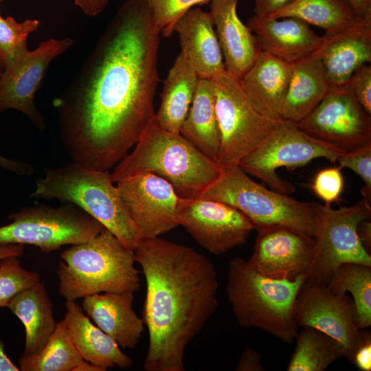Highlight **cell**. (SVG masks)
Instances as JSON below:
<instances>
[{"label": "cell", "instance_id": "cell-1", "mask_svg": "<svg viewBox=\"0 0 371 371\" xmlns=\"http://www.w3.org/2000/svg\"><path fill=\"white\" fill-rule=\"evenodd\" d=\"M160 33L145 0L117 10L74 79L53 101L72 161L109 170L155 117Z\"/></svg>", "mask_w": 371, "mask_h": 371}, {"label": "cell", "instance_id": "cell-2", "mask_svg": "<svg viewBox=\"0 0 371 371\" xmlns=\"http://www.w3.org/2000/svg\"><path fill=\"white\" fill-rule=\"evenodd\" d=\"M134 252L146 281L144 369L184 371L188 344L218 307L215 267L194 249L159 236L142 238Z\"/></svg>", "mask_w": 371, "mask_h": 371}, {"label": "cell", "instance_id": "cell-3", "mask_svg": "<svg viewBox=\"0 0 371 371\" xmlns=\"http://www.w3.org/2000/svg\"><path fill=\"white\" fill-rule=\"evenodd\" d=\"M221 168L180 133L161 127L155 117L141 134L131 153L111 173L114 183L141 173L168 181L180 198L199 197L218 177Z\"/></svg>", "mask_w": 371, "mask_h": 371}, {"label": "cell", "instance_id": "cell-4", "mask_svg": "<svg viewBox=\"0 0 371 371\" xmlns=\"http://www.w3.org/2000/svg\"><path fill=\"white\" fill-rule=\"evenodd\" d=\"M109 170L72 161L45 168L30 197L71 203L100 223L134 250L142 238L131 220Z\"/></svg>", "mask_w": 371, "mask_h": 371}, {"label": "cell", "instance_id": "cell-5", "mask_svg": "<svg viewBox=\"0 0 371 371\" xmlns=\"http://www.w3.org/2000/svg\"><path fill=\"white\" fill-rule=\"evenodd\" d=\"M56 273L66 301L101 293L136 292L140 287L134 250L104 228L60 254Z\"/></svg>", "mask_w": 371, "mask_h": 371}, {"label": "cell", "instance_id": "cell-6", "mask_svg": "<svg viewBox=\"0 0 371 371\" xmlns=\"http://www.w3.org/2000/svg\"><path fill=\"white\" fill-rule=\"evenodd\" d=\"M305 280V276L294 280L269 278L254 270L247 260L235 257L228 264L226 294L242 327L260 328L292 344L298 328L294 303Z\"/></svg>", "mask_w": 371, "mask_h": 371}, {"label": "cell", "instance_id": "cell-7", "mask_svg": "<svg viewBox=\"0 0 371 371\" xmlns=\"http://www.w3.org/2000/svg\"><path fill=\"white\" fill-rule=\"evenodd\" d=\"M221 168L218 177L199 196L226 203L245 214L255 229L284 225L313 237V202L295 200L251 179L239 166Z\"/></svg>", "mask_w": 371, "mask_h": 371}, {"label": "cell", "instance_id": "cell-8", "mask_svg": "<svg viewBox=\"0 0 371 371\" xmlns=\"http://www.w3.org/2000/svg\"><path fill=\"white\" fill-rule=\"evenodd\" d=\"M220 131L217 164L238 166L282 122L259 111L244 92L240 81L226 71L212 78Z\"/></svg>", "mask_w": 371, "mask_h": 371}, {"label": "cell", "instance_id": "cell-9", "mask_svg": "<svg viewBox=\"0 0 371 371\" xmlns=\"http://www.w3.org/2000/svg\"><path fill=\"white\" fill-rule=\"evenodd\" d=\"M314 251L306 280L327 284L335 270L346 262L371 266V256L357 234L359 224L371 216V205L361 199L351 206L334 209L313 202Z\"/></svg>", "mask_w": 371, "mask_h": 371}, {"label": "cell", "instance_id": "cell-10", "mask_svg": "<svg viewBox=\"0 0 371 371\" xmlns=\"http://www.w3.org/2000/svg\"><path fill=\"white\" fill-rule=\"evenodd\" d=\"M11 223L0 227V244L31 245L44 253L63 245L85 243L105 227L71 203L39 205L11 213Z\"/></svg>", "mask_w": 371, "mask_h": 371}, {"label": "cell", "instance_id": "cell-11", "mask_svg": "<svg viewBox=\"0 0 371 371\" xmlns=\"http://www.w3.org/2000/svg\"><path fill=\"white\" fill-rule=\"evenodd\" d=\"M343 153L309 135L295 123L283 120L238 166L245 172L264 181L272 190L289 194L295 191V186L282 179L277 169L302 166L317 158L335 163Z\"/></svg>", "mask_w": 371, "mask_h": 371}, {"label": "cell", "instance_id": "cell-12", "mask_svg": "<svg viewBox=\"0 0 371 371\" xmlns=\"http://www.w3.org/2000/svg\"><path fill=\"white\" fill-rule=\"evenodd\" d=\"M293 317L298 326L316 328L339 343L345 357L352 363L363 331L357 327L355 304L349 295L305 280L295 300Z\"/></svg>", "mask_w": 371, "mask_h": 371}, {"label": "cell", "instance_id": "cell-13", "mask_svg": "<svg viewBox=\"0 0 371 371\" xmlns=\"http://www.w3.org/2000/svg\"><path fill=\"white\" fill-rule=\"evenodd\" d=\"M74 43L70 38H49L34 50L20 51L0 72V113L14 109L24 114L38 129L45 120L36 107L34 97L50 63Z\"/></svg>", "mask_w": 371, "mask_h": 371}, {"label": "cell", "instance_id": "cell-14", "mask_svg": "<svg viewBox=\"0 0 371 371\" xmlns=\"http://www.w3.org/2000/svg\"><path fill=\"white\" fill-rule=\"evenodd\" d=\"M296 124L309 135L344 152L371 143V115L346 86L330 87L315 109Z\"/></svg>", "mask_w": 371, "mask_h": 371}, {"label": "cell", "instance_id": "cell-15", "mask_svg": "<svg viewBox=\"0 0 371 371\" xmlns=\"http://www.w3.org/2000/svg\"><path fill=\"white\" fill-rule=\"evenodd\" d=\"M176 219L201 247L216 255L244 244L255 229L251 221L237 209L200 197L180 198Z\"/></svg>", "mask_w": 371, "mask_h": 371}, {"label": "cell", "instance_id": "cell-16", "mask_svg": "<svg viewBox=\"0 0 371 371\" xmlns=\"http://www.w3.org/2000/svg\"><path fill=\"white\" fill-rule=\"evenodd\" d=\"M123 203L142 238H154L178 226L180 197L165 179L141 173L115 183Z\"/></svg>", "mask_w": 371, "mask_h": 371}, {"label": "cell", "instance_id": "cell-17", "mask_svg": "<svg viewBox=\"0 0 371 371\" xmlns=\"http://www.w3.org/2000/svg\"><path fill=\"white\" fill-rule=\"evenodd\" d=\"M248 265L259 273L276 279L305 276L314 251L313 237L284 225L257 229Z\"/></svg>", "mask_w": 371, "mask_h": 371}, {"label": "cell", "instance_id": "cell-18", "mask_svg": "<svg viewBox=\"0 0 371 371\" xmlns=\"http://www.w3.org/2000/svg\"><path fill=\"white\" fill-rule=\"evenodd\" d=\"M323 36L320 58L330 87L346 86L359 68L370 63L371 17Z\"/></svg>", "mask_w": 371, "mask_h": 371}, {"label": "cell", "instance_id": "cell-19", "mask_svg": "<svg viewBox=\"0 0 371 371\" xmlns=\"http://www.w3.org/2000/svg\"><path fill=\"white\" fill-rule=\"evenodd\" d=\"M247 25L261 51L291 64L315 52L324 41V36L317 34L307 23L294 17L276 19L254 14Z\"/></svg>", "mask_w": 371, "mask_h": 371}, {"label": "cell", "instance_id": "cell-20", "mask_svg": "<svg viewBox=\"0 0 371 371\" xmlns=\"http://www.w3.org/2000/svg\"><path fill=\"white\" fill-rule=\"evenodd\" d=\"M180 52L199 78L212 79L225 71L223 56L209 12L198 7L186 12L175 24Z\"/></svg>", "mask_w": 371, "mask_h": 371}, {"label": "cell", "instance_id": "cell-21", "mask_svg": "<svg viewBox=\"0 0 371 371\" xmlns=\"http://www.w3.org/2000/svg\"><path fill=\"white\" fill-rule=\"evenodd\" d=\"M238 0H211V16L225 71L240 80L261 52L249 27L237 14Z\"/></svg>", "mask_w": 371, "mask_h": 371}, {"label": "cell", "instance_id": "cell-22", "mask_svg": "<svg viewBox=\"0 0 371 371\" xmlns=\"http://www.w3.org/2000/svg\"><path fill=\"white\" fill-rule=\"evenodd\" d=\"M134 292L101 293L83 297L82 309L96 326L124 349L135 348L144 322L133 309Z\"/></svg>", "mask_w": 371, "mask_h": 371}, {"label": "cell", "instance_id": "cell-23", "mask_svg": "<svg viewBox=\"0 0 371 371\" xmlns=\"http://www.w3.org/2000/svg\"><path fill=\"white\" fill-rule=\"evenodd\" d=\"M291 69L292 64L261 51L239 81L259 111L269 117L280 119Z\"/></svg>", "mask_w": 371, "mask_h": 371}, {"label": "cell", "instance_id": "cell-24", "mask_svg": "<svg viewBox=\"0 0 371 371\" xmlns=\"http://www.w3.org/2000/svg\"><path fill=\"white\" fill-rule=\"evenodd\" d=\"M65 308L63 319L83 360L104 371L115 366L126 369L133 365L132 359L122 351L110 336L91 322L76 301H66Z\"/></svg>", "mask_w": 371, "mask_h": 371}, {"label": "cell", "instance_id": "cell-25", "mask_svg": "<svg viewBox=\"0 0 371 371\" xmlns=\"http://www.w3.org/2000/svg\"><path fill=\"white\" fill-rule=\"evenodd\" d=\"M319 47L292 64L280 109V119L298 123L315 109L329 91L330 87L321 62Z\"/></svg>", "mask_w": 371, "mask_h": 371}, {"label": "cell", "instance_id": "cell-26", "mask_svg": "<svg viewBox=\"0 0 371 371\" xmlns=\"http://www.w3.org/2000/svg\"><path fill=\"white\" fill-rule=\"evenodd\" d=\"M199 77L180 52L164 81L155 117L166 130L179 134L194 97Z\"/></svg>", "mask_w": 371, "mask_h": 371}, {"label": "cell", "instance_id": "cell-27", "mask_svg": "<svg viewBox=\"0 0 371 371\" xmlns=\"http://www.w3.org/2000/svg\"><path fill=\"white\" fill-rule=\"evenodd\" d=\"M8 308L25 328V348L22 355L38 353L56 326L52 302L43 282L19 293Z\"/></svg>", "mask_w": 371, "mask_h": 371}, {"label": "cell", "instance_id": "cell-28", "mask_svg": "<svg viewBox=\"0 0 371 371\" xmlns=\"http://www.w3.org/2000/svg\"><path fill=\"white\" fill-rule=\"evenodd\" d=\"M180 134L203 154L217 163L221 138L212 79L199 78Z\"/></svg>", "mask_w": 371, "mask_h": 371}, {"label": "cell", "instance_id": "cell-29", "mask_svg": "<svg viewBox=\"0 0 371 371\" xmlns=\"http://www.w3.org/2000/svg\"><path fill=\"white\" fill-rule=\"evenodd\" d=\"M269 17H294L321 27L325 34L338 33L363 19L344 0H293Z\"/></svg>", "mask_w": 371, "mask_h": 371}, {"label": "cell", "instance_id": "cell-30", "mask_svg": "<svg viewBox=\"0 0 371 371\" xmlns=\"http://www.w3.org/2000/svg\"><path fill=\"white\" fill-rule=\"evenodd\" d=\"M294 341L295 347L287 366L288 371H324L345 357L339 343L314 328L302 327Z\"/></svg>", "mask_w": 371, "mask_h": 371}, {"label": "cell", "instance_id": "cell-31", "mask_svg": "<svg viewBox=\"0 0 371 371\" xmlns=\"http://www.w3.org/2000/svg\"><path fill=\"white\" fill-rule=\"evenodd\" d=\"M83 361L63 319L56 324L47 343L38 353L22 355L19 362L22 371H75Z\"/></svg>", "mask_w": 371, "mask_h": 371}, {"label": "cell", "instance_id": "cell-32", "mask_svg": "<svg viewBox=\"0 0 371 371\" xmlns=\"http://www.w3.org/2000/svg\"><path fill=\"white\" fill-rule=\"evenodd\" d=\"M327 286L337 293H350L359 330L371 326V266L354 262L341 264Z\"/></svg>", "mask_w": 371, "mask_h": 371}, {"label": "cell", "instance_id": "cell-33", "mask_svg": "<svg viewBox=\"0 0 371 371\" xmlns=\"http://www.w3.org/2000/svg\"><path fill=\"white\" fill-rule=\"evenodd\" d=\"M19 258L12 256L0 260V308L8 307L19 293L41 281L40 274L25 269Z\"/></svg>", "mask_w": 371, "mask_h": 371}, {"label": "cell", "instance_id": "cell-34", "mask_svg": "<svg viewBox=\"0 0 371 371\" xmlns=\"http://www.w3.org/2000/svg\"><path fill=\"white\" fill-rule=\"evenodd\" d=\"M37 19H26L18 23L12 17L3 18L0 15V63L3 69L16 54L27 47L29 34L39 27Z\"/></svg>", "mask_w": 371, "mask_h": 371}, {"label": "cell", "instance_id": "cell-35", "mask_svg": "<svg viewBox=\"0 0 371 371\" xmlns=\"http://www.w3.org/2000/svg\"><path fill=\"white\" fill-rule=\"evenodd\" d=\"M160 34L170 37L175 23L189 10L211 0H145Z\"/></svg>", "mask_w": 371, "mask_h": 371}, {"label": "cell", "instance_id": "cell-36", "mask_svg": "<svg viewBox=\"0 0 371 371\" xmlns=\"http://www.w3.org/2000/svg\"><path fill=\"white\" fill-rule=\"evenodd\" d=\"M337 162L340 168H350L363 181L364 186L361 190L363 199L371 205V143L343 153Z\"/></svg>", "mask_w": 371, "mask_h": 371}, {"label": "cell", "instance_id": "cell-37", "mask_svg": "<svg viewBox=\"0 0 371 371\" xmlns=\"http://www.w3.org/2000/svg\"><path fill=\"white\" fill-rule=\"evenodd\" d=\"M343 188L344 178L341 168L339 166L319 170L314 177L312 184L314 193L327 205H331V203H337L340 200Z\"/></svg>", "mask_w": 371, "mask_h": 371}, {"label": "cell", "instance_id": "cell-38", "mask_svg": "<svg viewBox=\"0 0 371 371\" xmlns=\"http://www.w3.org/2000/svg\"><path fill=\"white\" fill-rule=\"evenodd\" d=\"M357 101L371 115V65L364 64L346 85Z\"/></svg>", "mask_w": 371, "mask_h": 371}, {"label": "cell", "instance_id": "cell-39", "mask_svg": "<svg viewBox=\"0 0 371 371\" xmlns=\"http://www.w3.org/2000/svg\"><path fill=\"white\" fill-rule=\"evenodd\" d=\"M361 343L354 355L352 364L361 371L371 370V334L366 328L363 329Z\"/></svg>", "mask_w": 371, "mask_h": 371}, {"label": "cell", "instance_id": "cell-40", "mask_svg": "<svg viewBox=\"0 0 371 371\" xmlns=\"http://www.w3.org/2000/svg\"><path fill=\"white\" fill-rule=\"evenodd\" d=\"M261 354L249 347L246 348L241 354L237 365L236 371H263Z\"/></svg>", "mask_w": 371, "mask_h": 371}, {"label": "cell", "instance_id": "cell-41", "mask_svg": "<svg viewBox=\"0 0 371 371\" xmlns=\"http://www.w3.org/2000/svg\"><path fill=\"white\" fill-rule=\"evenodd\" d=\"M2 70L3 67L0 63V72ZM0 168L20 176H30L34 172V168L31 164L8 158L1 154Z\"/></svg>", "mask_w": 371, "mask_h": 371}, {"label": "cell", "instance_id": "cell-42", "mask_svg": "<svg viewBox=\"0 0 371 371\" xmlns=\"http://www.w3.org/2000/svg\"><path fill=\"white\" fill-rule=\"evenodd\" d=\"M254 14L271 16L293 0H253Z\"/></svg>", "mask_w": 371, "mask_h": 371}, {"label": "cell", "instance_id": "cell-43", "mask_svg": "<svg viewBox=\"0 0 371 371\" xmlns=\"http://www.w3.org/2000/svg\"><path fill=\"white\" fill-rule=\"evenodd\" d=\"M110 0H74L76 5L89 16H95L102 12Z\"/></svg>", "mask_w": 371, "mask_h": 371}, {"label": "cell", "instance_id": "cell-44", "mask_svg": "<svg viewBox=\"0 0 371 371\" xmlns=\"http://www.w3.org/2000/svg\"><path fill=\"white\" fill-rule=\"evenodd\" d=\"M368 219L361 221L357 227L359 238L366 251H371V222Z\"/></svg>", "mask_w": 371, "mask_h": 371}, {"label": "cell", "instance_id": "cell-45", "mask_svg": "<svg viewBox=\"0 0 371 371\" xmlns=\"http://www.w3.org/2000/svg\"><path fill=\"white\" fill-rule=\"evenodd\" d=\"M361 18L371 17V0H344Z\"/></svg>", "mask_w": 371, "mask_h": 371}, {"label": "cell", "instance_id": "cell-46", "mask_svg": "<svg viewBox=\"0 0 371 371\" xmlns=\"http://www.w3.org/2000/svg\"><path fill=\"white\" fill-rule=\"evenodd\" d=\"M24 245L21 244H0V260L8 256H23Z\"/></svg>", "mask_w": 371, "mask_h": 371}, {"label": "cell", "instance_id": "cell-47", "mask_svg": "<svg viewBox=\"0 0 371 371\" xmlns=\"http://www.w3.org/2000/svg\"><path fill=\"white\" fill-rule=\"evenodd\" d=\"M19 367L16 366L6 355L4 345L0 341V371H19Z\"/></svg>", "mask_w": 371, "mask_h": 371}, {"label": "cell", "instance_id": "cell-48", "mask_svg": "<svg viewBox=\"0 0 371 371\" xmlns=\"http://www.w3.org/2000/svg\"><path fill=\"white\" fill-rule=\"evenodd\" d=\"M75 371H104L101 368L92 364L88 361H83L80 363L77 368L75 369Z\"/></svg>", "mask_w": 371, "mask_h": 371}, {"label": "cell", "instance_id": "cell-49", "mask_svg": "<svg viewBox=\"0 0 371 371\" xmlns=\"http://www.w3.org/2000/svg\"><path fill=\"white\" fill-rule=\"evenodd\" d=\"M3 0H0V6H1V2L3 1ZM1 15V14H0Z\"/></svg>", "mask_w": 371, "mask_h": 371}]
</instances>
